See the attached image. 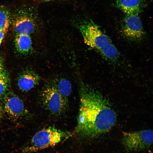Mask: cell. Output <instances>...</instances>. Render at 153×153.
<instances>
[{
    "instance_id": "11",
    "label": "cell",
    "mask_w": 153,
    "mask_h": 153,
    "mask_svg": "<svg viewBox=\"0 0 153 153\" xmlns=\"http://www.w3.org/2000/svg\"><path fill=\"white\" fill-rule=\"evenodd\" d=\"M15 45L19 53L23 54L28 53L32 49L31 40L29 35L16 34L15 39Z\"/></svg>"
},
{
    "instance_id": "7",
    "label": "cell",
    "mask_w": 153,
    "mask_h": 153,
    "mask_svg": "<svg viewBox=\"0 0 153 153\" xmlns=\"http://www.w3.org/2000/svg\"><path fill=\"white\" fill-rule=\"evenodd\" d=\"M122 31L124 36L129 40L136 42L141 40L145 33L139 14H126L124 19Z\"/></svg>"
},
{
    "instance_id": "19",
    "label": "cell",
    "mask_w": 153,
    "mask_h": 153,
    "mask_svg": "<svg viewBox=\"0 0 153 153\" xmlns=\"http://www.w3.org/2000/svg\"></svg>"
},
{
    "instance_id": "16",
    "label": "cell",
    "mask_w": 153,
    "mask_h": 153,
    "mask_svg": "<svg viewBox=\"0 0 153 153\" xmlns=\"http://www.w3.org/2000/svg\"><path fill=\"white\" fill-rule=\"evenodd\" d=\"M70 0H37L39 3H47L50 2H67Z\"/></svg>"
},
{
    "instance_id": "5",
    "label": "cell",
    "mask_w": 153,
    "mask_h": 153,
    "mask_svg": "<svg viewBox=\"0 0 153 153\" xmlns=\"http://www.w3.org/2000/svg\"><path fill=\"white\" fill-rule=\"evenodd\" d=\"M122 143L128 152H139L148 148L153 141L151 130H144L130 132H123Z\"/></svg>"
},
{
    "instance_id": "4",
    "label": "cell",
    "mask_w": 153,
    "mask_h": 153,
    "mask_svg": "<svg viewBox=\"0 0 153 153\" xmlns=\"http://www.w3.org/2000/svg\"><path fill=\"white\" fill-rule=\"evenodd\" d=\"M70 134L53 127L44 128L35 134L22 152L30 153L54 146L67 138Z\"/></svg>"
},
{
    "instance_id": "8",
    "label": "cell",
    "mask_w": 153,
    "mask_h": 153,
    "mask_svg": "<svg viewBox=\"0 0 153 153\" xmlns=\"http://www.w3.org/2000/svg\"><path fill=\"white\" fill-rule=\"evenodd\" d=\"M5 112L10 118L18 119L26 115L27 111L22 100L9 90L3 96Z\"/></svg>"
},
{
    "instance_id": "1",
    "label": "cell",
    "mask_w": 153,
    "mask_h": 153,
    "mask_svg": "<svg viewBox=\"0 0 153 153\" xmlns=\"http://www.w3.org/2000/svg\"><path fill=\"white\" fill-rule=\"evenodd\" d=\"M77 123L74 134L80 138H94L109 131L115 124L116 114L98 92L82 86Z\"/></svg>"
},
{
    "instance_id": "10",
    "label": "cell",
    "mask_w": 153,
    "mask_h": 153,
    "mask_svg": "<svg viewBox=\"0 0 153 153\" xmlns=\"http://www.w3.org/2000/svg\"><path fill=\"white\" fill-rule=\"evenodd\" d=\"M116 7L126 14H139L144 6L143 0H115Z\"/></svg>"
},
{
    "instance_id": "15",
    "label": "cell",
    "mask_w": 153,
    "mask_h": 153,
    "mask_svg": "<svg viewBox=\"0 0 153 153\" xmlns=\"http://www.w3.org/2000/svg\"><path fill=\"white\" fill-rule=\"evenodd\" d=\"M9 80L7 75L0 71V97H3L9 90Z\"/></svg>"
},
{
    "instance_id": "6",
    "label": "cell",
    "mask_w": 153,
    "mask_h": 153,
    "mask_svg": "<svg viewBox=\"0 0 153 153\" xmlns=\"http://www.w3.org/2000/svg\"><path fill=\"white\" fill-rule=\"evenodd\" d=\"M41 97L44 106L53 114H60L67 107V104L64 99L53 84L43 90Z\"/></svg>"
},
{
    "instance_id": "12",
    "label": "cell",
    "mask_w": 153,
    "mask_h": 153,
    "mask_svg": "<svg viewBox=\"0 0 153 153\" xmlns=\"http://www.w3.org/2000/svg\"><path fill=\"white\" fill-rule=\"evenodd\" d=\"M63 97L67 104L68 98L72 91V86L70 82L68 80L62 78L53 84Z\"/></svg>"
},
{
    "instance_id": "14",
    "label": "cell",
    "mask_w": 153,
    "mask_h": 153,
    "mask_svg": "<svg viewBox=\"0 0 153 153\" xmlns=\"http://www.w3.org/2000/svg\"><path fill=\"white\" fill-rule=\"evenodd\" d=\"M99 53L106 59L111 61L115 60L119 56L118 51L113 43L102 49Z\"/></svg>"
},
{
    "instance_id": "9",
    "label": "cell",
    "mask_w": 153,
    "mask_h": 153,
    "mask_svg": "<svg viewBox=\"0 0 153 153\" xmlns=\"http://www.w3.org/2000/svg\"><path fill=\"white\" fill-rule=\"evenodd\" d=\"M40 77L33 71H24L18 77L17 85L22 91H28L37 85L40 80Z\"/></svg>"
},
{
    "instance_id": "18",
    "label": "cell",
    "mask_w": 153,
    "mask_h": 153,
    "mask_svg": "<svg viewBox=\"0 0 153 153\" xmlns=\"http://www.w3.org/2000/svg\"><path fill=\"white\" fill-rule=\"evenodd\" d=\"M5 34L3 31L0 30V45Z\"/></svg>"
},
{
    "instance_id": "17",
    "label": "cell",
    "mask_w": 153,
    "mask_h": 153,
    "mask_svg": "<svg viewBox=\"0 0 153 153\" xmlns=\"http://www.w3.org/2000/svg\"><path fill=\"white\" fill-rule=\"evenodd\" d=\"M5 113L3 106L0 102V120L3 118Z\"/></svg>"
},
{
    "instance_id": "3",
    "label": "cell",
    "mask_w": 153,
    "mask_h": 153,
    "mask_svg": "<svg viewBox=\"0 0 153 153\" xmlns=\"http://www.w3.org/2000/svg\"><path fill=\"white\" fill-rule=\"evenodd\" d=\"M36 8L24 6L16 9L11 14L10 22L16 34L29 35L34 32L41 22Z\"/></svg>"
},
{
    "instance_id": "13",
    "label": "cell",
    "mask_w": 153,
    "mask_h": 153,
    "mask_svg": "<svg viewBox=\"0 0 153 153\" xmlns=\"http://www.w3.org/2000/svg\"><path fill=\"white\" fill-rule=\"evenodd\" d=\"M11 14L5 8H0V30L5 34L8 31L10 22Z\"/></svg>"
},
{
    "instance_id": "2",
    "label": "cell",
    "mask_w": 153,
    "mask_h": 153,
    "mask_svg": "<svg viewBox=\"0 0 153 153\" xmlns=\"http://www.w3.org/2000/svg\"><path fill=\"white\" fill-rule=\"evenodd\" d=\"M71 22L80 32L84 43L99 52L112 43L98 26L87 16H77L71 20Z\"/></svg>"
}]
</instances>
